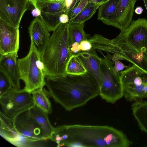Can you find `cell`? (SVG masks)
<instances>
[{"mask_svg":"<svg viewBox=\"0 0 147 147\" xmlns=\"http://www.w3.org/2000/svg\"><path fill=\"white\" fill-rule=\"evenodd\" d=\"M93 48L104 51L114 63L125 60L147 74V20H132L130 25L115 38L110 39L95 34L88 39Z\"/></svg>","mask_w":147,"mask_h":147,"instance_id":"1","label":"cell"},{"mask_svg":"<svg viewBox=\"0 0 147 147\" xmlns=\"http://www.w3.org/2000/svg\"><path fill=\"white\" fill-rule=\"evenodd\" d=\"M50 140L57 147H128L130 145L122 132L107 125H61L55 128Z\"/></svg>","mask_w":147,"mask_h":147,"instance_id":"2","label":"cell"},{"mask_svg":"<svg viewBox=\"0 0 147 147\" xmlns=\"http://www.w3.org/2000/svg\"><path fill=\"white\" fill-rule=\"evenodd\" d=\"M45 86L49 95L68 111L85 105L99 94L96 81L88 72L78 75L46 76Z\"/></svg>","mask_w":147,"mask_h":147,"instance_id":"3","label":"cell"},{"mask_svg":"<svg viewBox=\"0 0 147 147\" xmlns=\"http://www.w3.org/2000/svg\"><path fill=\"white\" fill-rule=\"evenodd\" d=\"M69 22L61 23L53 33L40 56L46 76L66 74L67 63L73 54L70 51Z\"/></svg>","mask_w":147,"mask_h":147,"instance_id":"4","label":"cell"},{"mask_svg":"<svg viewBox=\"0 0 147 147\" xmlns=\"http://www.w3.org/2000/svg\"><path fill=\"white\" fill-rule=\"evenodd\" d=\"M21 80L25 84L22 90L31 94L35 90L43 88L45 86L44 65L40 55L33 44L31 43L28 54L18 59Z\"/></svg>","mask_w":147,"mask_h":147,"instance_id":"5","label":"cell"},{"mask_svg":"<svg viewBox=\"0 0 147 147\" xmlns=\"http://www.w3.org/2000/svg\"><path fill=\"white\" fill-rule=\"evenodd\" d=\"M123 96L130 101L147 98V74L134 65L119 72Z\"/></svg>","mask_w":147,"mask_h":147,"instance_id":"6","label":"cell"},{"mask_svg":"<svg viewBox=\"0 0 147 147\" xmlns=\"http://www.w3.org/2000/svg\"><path fill=\"white\" fill-rule=\"evenodd\" d=\"M102 54L104 57L101 69L103 79L99 87V95L107 102L113 103L123 96L122 85L119 73L116 74L114 71V62Z\"/></svg>","mask_w":147,"mask_h":147,"instance_id":"7","label":"cell"},{"mask_svg":"<svg viewBox=\"0 0 147 147\" xmlns=\"http://www.w3.org/2000/svg\"><path fill=\"white\" fill-rule=\"evenodd\" d=\"M0 103L2 109L1 112L11 119L34 104L31 94L13 87L0 97Z\"/></svg>","mask_w":147,"mask_h":147,"instance_id":"8","label":"cell"},{"mask_svg":"<svg viewBox=\"0 0 147 147\" xmlns=\"http://www.w3.org/2000/svg\"><path fill=\"white\" fill-rule=\"evenodd\" d=\"M13 127L19 134L35 142L44 140L42 129L30 115L28 109L11 119Z\"/></svg>","mask_w":147,"mask_h":147,"instance_id":"9","label":"cell"},{"mask_svg":"<svg viewBox=\"0 0 147 147\" xmlns=\"http://www.w3.org/2000/svg\"><path fill=\"white\" fill-rule=\"evenodd\" d=\"M35 8L40 11L39 18L50 32L53 31L61 23L60 17L66 13L67 6L66 3L47 2L37 3Z\"/></svg>","mask_w":147,"mask_h":147,"instance_id":"10","label":"cell"},{"mask_svg":"<svg viewBox=\"0 0 147 147\" xmlns=\"http://www.w3.org/2000/svg\"><path fill=\"white\" fill-rule=\"evenodd\" d=\"M29 3V0H0V19L14 27L19 28Z\"/></svg>","mask_w":147,"mask_h":147,"instance_id":"11","label":"cell"},{"mask_svg":"<svg viewBox=\"0 0 147 147\" xmlns=\"http://www.w3.org/2000/svg\"><path fill=\"white\" fill-rule=\"evenodd\" d=\"M137 0H119L113 14L102 21L107 25L115 27L122 32L130 24L134 11L135 4Z\"/></svg>","mask_w":147,"mask_h":147,"instance_id":"12","label":"cell"},{"mask_svg":"<svg viewBox=\"0 0 147 147\" xmlns=\"http://www.w3.org/2000/svg\"><path fill=\"white\" fill-rule=\"evenodd\" d=\"M19 36V28L14 27L0 19V55L17 53Z\"/></svg>","mask_w":147,"mask_h":147,"instance_id":"13","label":"cell"},{"mask_svg":"<svg viewBox=\"0 0 147 147\" xmlns=\"http://www.w3.org/2000/svg\"><path fill=\"white\" fill-rule=\"evenodd\" d=\"M0 135L12 144L18 147L36 146L38 142L18 134L14 128L11 119L0 112Z\"/></svg>","mask_w":147,"mask_h":147,"instance_id":"14","label":"cell"},{"mask_svg":"<svg viewBox=\"0 0 147 147\" xmlns=\"http://www.w3.org/2000/svg\"><path fill=\"white\" fill-rule=\"evenodd\" d=\"M0 55V70L7 76L13 88L17 90L20 89L21 78L17 53Z\"/></svg>","mask_w":147,"mask_h":147,"instance_id":"15","label":"cell"},{"mask_svg":"<svg viewBox=\"0 0 147 147\" xmlns=\"http://www.w3.org/2000/svg\"><path fill=\"white\" fill-rule=\"evenodd\" d=\"M31 43L41 56L51 36L50 31L39 17H36L31 22L28 28Z\"/></svg>","mask_w":147,"mask_h":147,"instance_id":"16","label":"cell"},{"mask_svg":"<svg viewBox=\"0 0 147 147\" xmlns=\"http://www.w3.org/2000/svg\"><path fill=\"white\" fill-rule=\"evenodd\" d=\"M96 49L92 48L89 51H81L76 55L83 64L87 72L95 79L100 87L103 79L101 69L102 58L98 55Z\"/></svg>","mask_w":147,"mask_h":147,"instance_id":"17","label":"cell"},{"mask_svg":"<svg viewBox=\"0 0 147 147\" xmlns=\"http://www.w3.org/2000/svg\"><path fill=\"white\" fill-rule=\"evenodd\" d=\"M28 111L30 115L41 128L44 140H50L55 127L51 123L48 113L34 104L28 109Z\"/></svg>","mask_w":147,"mask_h":147,"instance_id":"18","label":"cell"},{"mask_svg":"<svg viewBox=\"0 0 147 147\" xmlns=\"http://www.w3.org/2000/svg\"><path fill=\"white\" fill-rule=\"evenodd\" d=\"M131 108L140 129L147 134V100L142 99L135 101Z\"/></svg>","mask_w":147,"mask_h":147,"instance_id":"19","label":"cell"},{"mask_svg":"<svg viewBox=\"0 0 147 147\" xmlns=\"http://www.w3.org/2000/svg\"><path fill=\"white\" fill-rule=\"evenodd\" d=\"M47 91L41 88L33 91L31 94L34 104L48 114L52 112L51 103L47 95Z\"/></svg>","mask_w":147,"mask_h":147,"instance_id":"20","label":"cell"},{"mask_svg":"<svg viewBox=\"0 0 147 147\" xmlns=\"http://www.w3.org/2000/svg\"><path fill=\"white\" fill-rule=\"evenodd\" d=\"M84 23H70L69 32L70 43L71 46L74 42L80 43L82 41L87 40L91 37L85 32L84 28Z\"/></svg>","mask_w":147,"mask_h":147,"instance_id":"21","label":"cell"},{"mask_svg":"<svg viewBox=\"0 0 147 147\" xmlns=\"http://www.w3.org/2000/svg\"><path fill=\"white\" fill-rule=\"evenodd\" d=\"M119 0H107L98 8L97 19L101 21L106 20L115 13Z\"/></svg>","mask_w":147,"mask_h":147,"instance_id":"22","label":"cell"},{"mask_svg":"<svg viewBox=\"0 0 147 147\" xmlns=\"http://www.w3.org/2000/svg\"><path fill=\"white\" fill-rule=\"evenodd\" d=\"M87 72V70L77 55H72L66 65V74L78 75L85 74Z\"/></svg>","mask_w":147,"mask_h":147,"instance_id":"23","label":"cell"},{"mask_svg":"<svg viewBox=\"0 0 147 147\" xmlns=\"http://www.w3.org/2000/svg\"><path fill=\"white\" fill-rule=\"evenodd\" d=\"M101 5L89 2L84 9L73 19L69 20V23H84L92 17Z\"/></svg>","mask_w":147,"mask_h":147,"instance_id":"24","label":"cell"},{"mask_svg":"<svg viewBox=\"0 0 147 147\" xmlns=\"http://www.w3.org/2000/svg\"><path fill=\"white\" fill-rule=\"evenodd\" d=\"M12 86L5 74L0 70V97L8 91Z\"/></svg>","mask_w":147,"mask_h":147,"instance_id":"25","label":"cell"},{"mask_svg":"<svg viewBox=\"0 0 147 147\" xmlns=\"http://www.w3.org/2000/svg\"><path fill=\"white\" fill-rule=\"evenodd\" d=\"M89 3V0H80L78 4L69 14V20L73 19L81 12Z\"/></svg>","mask_w":147,"mask_h":147,"instance_id":"26","label":"cell"},{"mask_svg":"<svg viewBox=\"0 0 147 147\" xmlns=\"http://www.w3.org/2000/svg\"><path fill=\"white\" fill-rule=\"evenodd\" d=\"M114 63L113 69L115 73L117 74H119V72L123 71L124 68L129 67V66L125 65L119 61H116Z\"/></svg>","mask_w":147,"mask_h":147,"instance_id":"27","label":"cell"},{"mask_svg":"<svg viewBox=\"0 0 147 147\" xmlns=\"http://www.w3.org/2000/svg\"><path fill=\"white\" fill-rule=\"evenodd\" d=\"M80 45L82 51H89L93 48L91 43L88 39L82 41Z\"/></svg>","mask_w":147,"mask_h":147,"instance_id":"28","label":"cell"},{"mask_svg":"<svg viewBox=\"0 0 147 147\" xmlns=\"http://www.w3.org/2000/svg\"><path fill=\"white\" fill-rule=\"evenodd\" d=\"M70 51L73 55H77L81 51L80 43L75 42L71 45Z\"/></svg>","mask_w":147,"mask_h":147,"instance_id":"29","label":"cell"},{"mask_svg":"<svg viewBox=\"0 0 147 147\" xmlns=\"http://www.w3.org/2000/svg\"><path fill=\"white\" fill-rule=\"evenodd\" d=\"M29 3L32 5L34 8H36V4L40 3L47 2H61L66 3L67 0H29Z\"/></svg>","mask_w":147,"mask_h":147,"instance_id":"30","label":"cell"},{"mask_svg":"<svg viewBox=\"0 0 147 147\" xmlns=\"http://www.w3.org/2000/svg\"><path fill=\"white\" fill-rule=\"evenodd\" d=\"M69 16L67 14H62L60 16V21L61 23H67L69 22Z\"/></svg>","mask_w":147,"mask_h":147,"instance_id":"31","label":"cell"},{"mask_svg":"<svg viewBox=\"0 0 147 147\" xmlns=\"http://www.w3.org/2000/svg\"><path fill=\"white\" fill-rule=\"evenodd\" d=\"M143 9L141 6L137 7L134 10V12L137 15H140L142 14L143 12Z\"/></svg>","mask_w":147,"mask_h":147,"instance_id":"32","label":"cell"},{"mask_svg":"<svg viewBox=\"0 0 147 147\" xmlns=\"http://www.w3.org/2000/svg\"><path fill=\"white\" fill-rule=\"evenodd\" d=\"M32 13L33 16L39 17L40 15V11L38 9L34 8L32 11Z\"/></svg>","mask_w":147,"mask_h":147,"instance_id":"33","label":"cell"},{"mask_svg":"<svg viewBox=\"0 0 147 147\" xmlns=\"http://www.w3.org/2000/svg\"><path fill=\"white\" fill-rule=\"evenodd\" d=\"M107 0H89V2L96 4H101Z\"/></svg>","mask_w":147,"mask_h":147,"instance_id":"34","label":"cell"},{"mask_svg":"<svg viewBox=\"0 0 147 147\" xmlns=\"http://www.w3.org/2000/svg\"><path fill=\"white\" fill-rule=\"evenodd\" d=\"M144 4V6L145 7L147 11V0H143Z\"/></svg>","mask_w":147,"mask_h":147,"instance_id":"35","label":"cell"}]
</instances>
